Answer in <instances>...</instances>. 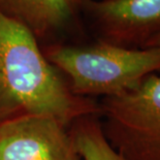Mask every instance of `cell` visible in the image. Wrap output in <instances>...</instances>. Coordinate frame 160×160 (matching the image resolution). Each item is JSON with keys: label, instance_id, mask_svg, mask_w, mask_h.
<instances>
[{"label": "cell", "instance_id": "obj_6", "mask_svg": "<svg viewBox=\"0 0 160 160\" xmlns=\"http://www.w3.org/2000/svg\"><path fill=\"white\" fill-rule=\"evenodd\" d=\"M84 3L85 0H0V8L37 37L65 27Z\"/></svg>", "mask_w": 160, "mask_h": 160}, {"label": "cell", "instance_id": "obj_7", "mask_svg": "<svg viewBox=\"0 0 160 160\" xmlns=\"http://www.w3.org/2000/svg\"><path fill=\"white\" fill-rule=\"evenodd\" d=\"M69 131L82 160H125L105 138L99 116H86L73 122Z\"/></svg>", "mask_w": 160, "mask_h": 160}, {"label": "cell", "instance_id": "obj_4", "mask_svg": "<svg viewBox=\"0 0 160 160\" xmlns=\"http://www.w3.org/2000/svg\"><path fill=\"white\" fill-rule=\"evenodd\" d=\"M0 160H82L69 131L50 115H23L0 123Z\"/></svg>", "mask_w": 160, "mask_h": 160}, {"label": "cell", "instance_id": "obj_1", "mask_svg": "<svg viewBox=\"0 0 160 160\" xmlns=\"http://www.w3.org/2000/svg\"><path fill=\"white\" fill-rule=\"evenodd\" d=\"M23 115H50L69 127L99 116L100 104L74 95L31 30L0 8V123Z\"/></svg>", "mask_w": 160, "mask_h": 160}, {"label": "cell", "instance_id": "obj_5", "mask_svg": "<svg viewBox=\"0 0 160 160\" xmlns=\"http://www.w3.org/2000/svg\"><path fill=\"white\" fill-rule=\"evenodd\" d=\"M99 33V40L112 45L144 49L160 32V0H85Z\"/></svg>", "mask_w": 160, "mask_h": 160}, {"label": "cell", "instance_id": "obj_2", "mask_svg": "<svg viewBox=\"0 0 160 160\" xmlns=\"http://www.w3.org/2000/svg\"><path fill=\"white\" fill-rule=\"evenodd\" d=\"M45 55L81 97L115 96L160 70L159 48L128 49L98 40L86 46H53Z\"/></svg>", "mask_w": 160, "mask_h": 160}, {"label": "cell", "instance_id": "obj_3", "mask_svg": "<svg viewBox=\"0 0 160 160\" xmlns=\"http://www.w3.org/2000/svg\"><path fill=\"white\" fill-rule=\"evenodd\" d=\"M103 134L125 160H160V74L99 102Z\"/></svg>", "mask_w": 160, "mask_h": 160}, {"label": "cell", "instance_id": "obj_8", "mask_svg": "<svg viewBox=\"0 0 160 160\" xmlns=\"http://www.w3.org/2000/svg\"><path fill=\"white\" fill-rule=\"evenodd\" d=\"M149 48H159L160 49V32L154 35L149 42L146 43L144 49H149Z\"/></svg>", "mask_w": 160, "mask_h": 160}]
</instances>
